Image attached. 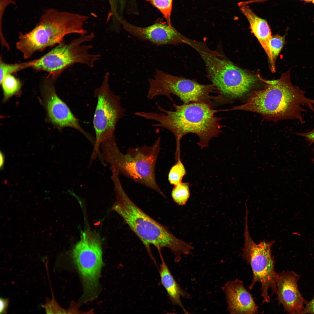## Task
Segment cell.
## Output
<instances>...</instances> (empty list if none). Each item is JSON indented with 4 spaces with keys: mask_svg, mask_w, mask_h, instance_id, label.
<instances>
[{
    "mask_svg": "<svg viewBox=\"0 0 314 314\" xmlns=\"http://www.w3.org/2000/svg\"><path fill=\"white\" fill-rule=\"evenodd\" d=\"M171 195L173 200L179 205H185L190 196L189 184L182 182L179 183L174 186Z\"/></svg>",
    "mask_w": 314,
    "mask_h": 314,
    "instance_id": "19",
    "label": "cell"
},
{
    "mask_svg": "<svg viewBox=\"0 0 314 314\" xmlns=\"http://www.w3.org/2000/svg\"><path fill=\"white\" fill-rule=\"evenodd\" d=\"M300 276L294 271L276 272L277 292L276 300L287 313L301 314L308 302L302 296L298 286Z\"/></svg>",
    "mask_w": 314,
    "mask_h": 314,
    "instance_id": "12",
    "label": "cell"
},
{
    "mask_svg": "<svg viewBox=\"0 0 314 314\" xmlns=\"http://www.w3.org/2000/svg\"><path fill=\"white\" fill-rule=\"evenodd\" d=\"M30 61L25 63L8 64L4 62L0 58V83L6 76L30 67Z\"/></svg>",
    "mask_w": 314,
    "mask_h": 314,
    "instance_id": "23",
    "label": "cell"
},
{
    "mask_svg": "<svg viewBox=\"0 0 314 314\" xmlns=\"http://www.w3.org/2000/svg\"><path fill=\"white\" fill-rule=\"evenodd\" d=\"M239 6L249 22L251 32L257 38L268 56L271 70L272 72H275V61L270 46L272 36L268 24L265 20L257 16L247 5Z\"/></svg>",
    "mask_w": 314,
    "mask_h": 314,
    "instance_id": "16",
    "label": "cell"
},
{
    "mask_svg": "<svg viewBox=\"0 0 314 314\" xmlns=\"http://www.w3.org/2000/svg\"><path fill=\"white\" fill-rule=\"evenodd\" d=\"M0 84L2 85L4 98L6 99L18 92L21 86L19 80L11 74L5 76Z\"/></svg>",
    "mask_w": 314,
    "mask_h": 314,
    "instance_id": "20",
    "label": "cell"
},
{
    "mask_svg": "<svg viewBox=\"0 0 314 314\" xmlns=\"http://www.w3.org/2000/svg\"><path fill=\"white\" fill-rule=\"evenodd\" d=\"M9 303V300L8 299L0 298V313L1 314H6L7 313V310Z\"/></svg>",
    "mask_w": 314,
    "mask_h": 314,
    "instance_id": "29",
    "label": "cell"
},
{
    "mask_svg": "<svg viewBox=\"0 0 314 314\" xmlns=\"http://www.w3.org/2000/svg\"><path fill=\"white\" fill-rule=\"evenodd\" d=\"M290 69L276 80H261L266 83L263 89L254 91L244 104L229 110H240L254 112L264 119L276 122L281 120H298L305 123L302 115L303 106L314 105V99L307 97L305 92L292 83Z\"/></svg>",
    "mask_w": 314,
    "mask_h": 314,
    "instance_id": "2",
    "label": "cell"
},
{
    "mask_svg": "<svg viewBox=\"0 0 314 314\" xmlns=\"http://www.w3.org/2000/svg\"><path fill=\"white\" fill-rule=\"evenodd\" d=\"M195 49L204 62L209 79L218 94L213 97V106L244 96L258 83L259 76L250 74L231 61L198 47Z\"/></svg>",
    "mask_w": 314,
    "mask_h": 314,
    "instance_id": "6",
    "label": "cell"
},
{
    "mask_svg": "<svg viewBox=\"0 0 314 314\" xmlns=\"http://www.w3.org/2000/svg\"><path fill=\"white\" fill-rule=\"evenodd\" d=\"M160 141L161 138L158 137L152 146L130 148L124 154L119 150L115 136H113L101 143L102 158L119 174L155 191L165 197L157 184L155 174Z\"/></svg>",
    "mask_w": 314,
    "mask_h": 314,
    "instance_id": "5",
    "label": "cell"
},
{
    "mask_svg": "<svg viewBox=\"0 0 314 314\" xmlns=\"http://www.w3.org/2000/svg\"><path fill=\"white\" fill-rule=\"evenodd\" d=\"M123 28L140 40L148 41L157 45L186 42L187 40L175 28L161 21L150 26L140 27L122 19L119 21Z\"/></svg>",
    "mask_w": 314,
    "mask_h": 314,
    "instance_id": "13",
    "label": "cell"
},
{
    "mask_svg": "<svg viewBox=\"0 0 314 314\" xmlns=\"http://www.w3.org/2000/svg\"><path fill=\"white\" fill-rule=\"evenodd\" d=\"M116 200L112 210L123 218L131 229L141 240L150 258L156 263L150 248L154 245L162 254L161 249H170L175 256V261L179 262L183 255L190 254L193 249L190 244L179 239L166 226L145 213L129 198L124 190L121 182L114 185Z\"/></svg>",
    "mask_w": 314,
    "mask_h": 314,
    "instance_id": "3",
    "label": "cell"
},
{
    "mask_svg": "<svg viewBox=\"0 0 314 314\" xmlns=\"http://www.w3.org/2000/svg\"><path fill=\"white\" fill-rule=\"evenodd\" d=\"M174 110H167L158 105L159 112H137V116L154 120L157 124L154 127H160L170 131L174 136L176 142L175 159L180 158V142L183 136L193 133L199 137L198 144L201 149L208 147L210 140L217 137L223 126L220 123L222 119L215 114L224 110H216L211 105L193 103L173 104Z\"/></svg>",
    "mask_w": 314,
    "mask_h": 314,
    "instance_id": "1",
    "label": "cell"
},
{
    "mask_svg": "<svg viewBox=\"0 0 314 314\" xmlns=\"http://www.w3.org/2000/svg\"><path fill=\"white\" fill-rule=\"evenodd\" d=\"M268 0H252V1L254 3L262 2L265 1H268ZM304 0V1H305L311 2L312 3H313L314 4V0Z\"/></svg>",
    "mask_w": 314,
    "mask_h": 314,
    "instance_id": "31",
    "label": "cell"
},
{
    "mask_svg": "<svg viewBox=\"0 0 314 314\" xmlns=\"http://www.w3.org/2000/svg\"><path fill=\"white\" fill-rule=\"evenodd\" d=\"M157 8L163 15L167 23L172 26L171 20L173 0H145Z\"/></svg>",
    "mask_w": 314,
    "mask_h": 314,
    "instance_id": "21",
    "label": "cell"
},
{
    "mask_svg": "<svg viewBox=\"0 0 314 314\" xmlns=\"http://www.w3.org/2000/svg\"><path fill=\"white\" fill-rule=\"evenodd\" d=\"M50 93L47 99V107L51 121L60 129L70 127L76 130L86 137L93 145L95 138L83 129L78 119L55 92L52 91Z\"/></svg>",
    "mask_w": 314,
    "mask_h": 314,
    "instance_id": "15",
    "label": "cell"
},
{
    "mask_svg": "<svg viewBox=\"0 0 314 314\" xmlns=\"http://www.w3.org/2000/svg\"><path fill=\"white\" fill-rule=\"evenodd\" d=\"M147 95L149 100L159 95L165 96L172 101L171 94L178 97L183 104L198 103L212 106V93L216 92L213 85L199 84L193 80L174 76L156 69L153 78L149 80Z\"/></svg>",
    "mask_w": 314,
    "mask_h": 314,
    "instance_id": "10",
    "label": "cell"
},
{
    "mask_svg": "<svg viewBox=\"0 0 314 314\" xmlns=\"http://www.w3.org/2000/svg\"><path fill=\"white\" fill-rule=\"evenodd\" d=\"M244 233V247L242 249V258L249 265L253 273L252 282L249 287L251 290L257 282L261 285L262 304L269 303L270 301L268 294L269 288L271 289L272 295L277 294L274 270L276 261L272 255L271 247L274 240L267 242L265 240L258 244L255 243L251 238L248 229V213H246Z\"/></svg>",
    "mask_w": 314,
    "mask_h": 314,
    "instance_id": "9",
    "label": "cell"
},
{
    "mask_svg": "<svg viewBox=\"0 0 314 314\" xmlns=\"http://www.w3.org/2000/svg\"><path fill=\"white\" fill-rule=\"evenodd\" d=\"M102 254L99 237L89 230L81 233L80 240L72 249V260L82 281V299L85 301L92 300L97 295L103 263Z\"/></svg>",
    "mask_w": 314,
    "mask_h": 314,
    "instance_id": "7",
    "label": "cell"
},
{
    "mask_svg": "<svg viewBox=\"0 0 314 314\" xmlns=\"http://www.w3.org/2000/svg\"><path fill=\"white\" fill-rule=\"evenodd\" d=\"M0 0V24H1L2 20L4 13L6 8L9 5L14 3V0Z\"/></svg>",
    "mask_w": 314,
    "mask_h": 314,
    "instance_id": "27",
    "label": "cell"
},
{
    "mask_svg": "<svg viewBox=\"0 0 314 314\" xmlns=\"http://www.w3.org/2000/svg\"><path fill=\"white\" fill-rule=\"evenodd\" d=\"M88 19L85 15L49 9L41 16L33 28L28 32L20 33L16 47L24 58H28L37 51L61 43L68 34H88L84 25Z\"/></svg>",
    "mask_w": 314,
    "mask_h": 314,
    "instance_id": "4",
    "label": "cell"
},
{
    "mask_svg": "<svg viewBox=\"0 0 314 314\" xmlns=\"http://www.w3.org/2000/svg\"><path fill=\"white\" fill-rule=\"evenodd\" d=\"M221 288L225 295L230 313H259L258 306L251 294L245 288L243 281L238 279L228 281Z\"/></svg>",
    "mask_w": 314,
    "mask_h": 314,
    "instance_id": "14",
    "label": "cell"
},
{
    "mask_svg": "<svg viewBox=\"0 0 314 314\" xmlns=\"http://www.w3.org/2000/svg\"><path fill=\"white\" fill-rule=\"evenodd\" d=\"M110 8V16L115 26L119 24L120 19L123 18L127 0H108Z\"/></svg>",
    "mask_w": 314,
    "mask_h": 314,
    "instance_id": "18",
    "label": "cell"
},
{
    "mask_svg": "<svg viewBox=\"0 0 314 314\" xmlns=\"http://www.w3.org/2000/svg\"><path fill=\"white\" fill-rule=\"evenodd\" d=\"M160 256L161 263L159 273L161 284L165 288L172 302L180 307L185 313H189L183 306L181 298L188 299L190 297V294L179 286L171 272L162 255Z\"/></svg>",
    "mask_w": 314,
    "mask_h": 314,
    "instance_id": "17",
    "label": "cell"
},
{
    "mask_svg": "<svg viewBox=\"0 0 314 314\" xmlns=\"http://www.w3.org/2000/svg\"><path fill=\"white\" fill-rule=\"evenodd\" d=\"M52 298L51 300L47 298V303L43 306L47 314L54 313H74V310L72 307H70L68 310H66L61 308L56 302L52 293Z\"/></svg>",
    "mask_w": 314,
    "mask_h": 314,
    "instance_id": "24",
    "label": "cell"
},
{
    "mask_svg": "<svg viewBox=\"0 0 314 314\" xmlns=\"http://www.w3.org/2000/svg\"><path fill=\"white\" fill-rule=\"evenodd\" d=\"M302 314H314V297L306 305Z\"/></svg>",
    "mask_w": 314,
    "mask_h": 314,
    "instance_id": "28",
    "label": "cell"
},
{
    "mask_svg": "<svg viewBox=\"0 0 314 314\" xmlns=\"http://www.w3.org/2000/svg\"><path fill=\"white\" fill-rule=\"evenodd\" d=\"M0 167L2 169L3 167L4 162V157L3 154L1 151L0 154Z\"/></svg>",
    "mask_w": 314,
    "mask_h": 314,
    "instance_id": "30",
    "label": "cell"
},
{
    "mask_svg": "<svg viewBox=\"0 0 314 314\" xmlns=\"http://www.w3.org/2000/svg\"><path fill=\"white\" fill-rule=\"evenodd\" d=\"M186 174L185 167L179 159L170 169L168 174V180L171 184L175 186L182 182L183 177Z\"/></svg>",
    "mask_w": 314,
    "mask_h": 314,
    "instance_id": "22",
    "label": "cell"
},
{
    "mask_svg": "<svg viewBox=\"0 0 314 314\" xmlns=\"http://www.w3.org/2000/svg\"><path fill=\"white\" fill-rule=\"evenodd\" d=\"M285 35H276L272 36L270 43V49L275 61L285 43Z\"/></svg>",
    "mask_w": 314,
    "mask_h": 314,
    "instance_id": "25",
    "label": "cell"
},
{
    "mask_svg": "<svg viewBox=\"0 0 314 314\" xmlns=\"http://www.w3.org/2000/svg\"><path fill=\"white\" fill-rule=\"evenodd\" d=\"M308 107L311 109L314 114V108L312 105L309 106ZM297 135L305 138L307 141L311 143H314V128L311 131L306 133H297ZM314 161V158L313 159Z\"/></svg>",
    "mask_w": 314,
    "mask_h": 314,
    "instance_id": "26",
    "label": "cell"
},
{
    "mask_svg": "<svg viewBox=\"0 0 314 314\" xmlns=\"http://www.w3.org/2000/svg\"><path fill=\"white\" fill-rule=\"evenodd\" d=\"M94 37L93 33L81 35L67 43L63 42L41 58L30 61V67L38 71L49 73L56 79L66 68L76 63H81L92 68L100 55L92 54L91 45L84 44Z\"/></svg>",
    "mask_w": 314,
    "mask_h": 314,
    "instance_id": "8",
    "label": "cell"
},
{
    "mask_svg": "<svg viewBox=\"0 0 314 314\" xmlns=\"http://www.w3.org/2000/svg\"><path fill=\"white\" fill-rule=\"evenodd\" d=\"M109 74H105L102 83L94 91L97 102L94 112L93 125L95 133L90 163L100 154L101 143L115 135L117 122L123 116L125 110L120 103V97L112 91L109 87Z\"/></svg>",
    "mask_w": 314,
    "mask_h": 314,
    "instance_id": "11",
    "label": "cell"
}]
</instances>
